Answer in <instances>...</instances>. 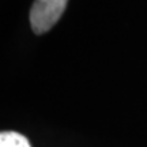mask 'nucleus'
I'll return each mask as SVG.
<instances>
[{
	"mask_svg": "<svg viewBox=\"0 0 147 147\" xmlns=\"http://www.w3.org/2000/svg\"><path fill=\"white\" fill-rule=\"evenodd\" d=\"M0 147H32L26 136L15 131H3L0 134Z\"/></svg>",
	"mask_w": 147,
	"mask_h": 147,
	"instance_id": "nucleus-2",
	"label": "nucleus"
},
{
	"mask_svg": "<svg viewBox=\"0 0 147 147\" xmlns=\"http://www.w3.org/2000/svg\"><path fill=\"white\" fill-rule=\"evenodd\" d=\"M68 0H34L30 10V25L36 34L49 32L61 18Z\"/></svg>",
	"mask_w": 147,
	"mask_h": 147,
	"instance_id": "nucleus-1",
	"label": "nucleus"
}]
</instances>
